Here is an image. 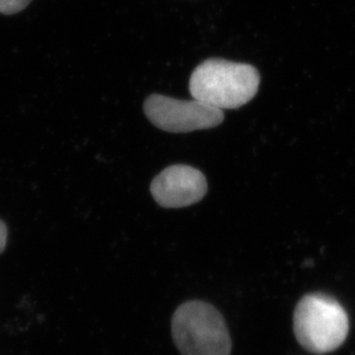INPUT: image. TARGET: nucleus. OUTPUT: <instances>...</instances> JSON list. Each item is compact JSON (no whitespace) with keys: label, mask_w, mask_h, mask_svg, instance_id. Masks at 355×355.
I'll use <instances>...</instances> for the list:
<instances>
[{"label":"nucleus","mask_w":355,"mask_h":355,"mask_svg":"<svg viewBox=\"0 0 355 355\" xmlns=\"http://www.w3.org/2000/svg\"><path fill=\"white\" fill-rule=\"evenodd\" d=\"M260 74L254 66L224 59H208L191 73L193 98L215 109H239L257 95Z\"/></svg>","instance_id":"f257e3e1"},{"label":"nucleus","mask_w":355,"mask_h":355,"mask_svg":"<svg viewBox=\"0 0 355 355\" xmlns=\"http://www.w3.org/2000/svg\"><path fill=\"white\" fill-rule=\"evenodd\" d=\"M172 336L182 355H230L232 351L222 314L203 301H188L178 307Z\"/></svg>","instance_id":"7ed1b4c3"},{"label":"nucleus","mask_w":355,"mask_h":355,"mask_svg":"<svg viewBox=\"0 0 355 355\" xmlns=\"http://www.w3.org/2000/svg\"><path fill=\"white\" fill-rule=\"evenodd\" d=\"M144 113L159 130L171 133H188L218 126L224 120L220 110L207 105L198 99L181 101L163 95H151L146 99Z\"/></svg>","instance_id":"20e7f679"},{"label":"nucleus","mask_w":355,"mask_h":355,"mask_svg":"<svg viewBox=\"0 0 355 355\" xmlns=\"http://www.w3.org/2000/svg\"><path fill=\"white\" fill-rule=\"evenodd\" d=\"M7 241V227L1 220H0V253L3 252L6 246Z\"/></svg>","instance_id":"0eeeda50"},{"label":"nucleus","mask_w":355,"mask_h":355,"mask_svg":"<svg viewBox=\"0 0 355 355\" xmlns=\"http://www.w3.org/2000/svg\"><path fill=\"white\" fill-rule=\"evenodd\" d=\"M293 324L299 344L316 354L335 351L349 335L347 313L338 301L327 294L304 295L294 311Z\"/></svg>","instance_id":"f03ea898"},{"label":"nucleus","mask_w":355,"mask_h":355,"mask_svg":"<svg viewBox=\"0 0 355 355\" xmlns=\"http://www.w3.org/2000/svg\"><path fill=\"white\" fill-rule=\"evenodd\" d=\"M155 201L163 208H184L205 198L208 184L205 175L188 165H172L155 178L150 186Z\"/></svg>","instance_id":"39448f33"},{"label":"nucleus","mask_w":355,"mask_h":355,"mask_svg":"<svg viewBox=\"0 0 355 355\" xmlns=\"http://www.w3.org/2000/svg\"><path fill=\"white\" fill-rule=\"evenodd\" d=\"M31 3V0H0V13L5 15L19 13Z\"/></svg>","instance_id":"423d86ee"}]
</instances>
